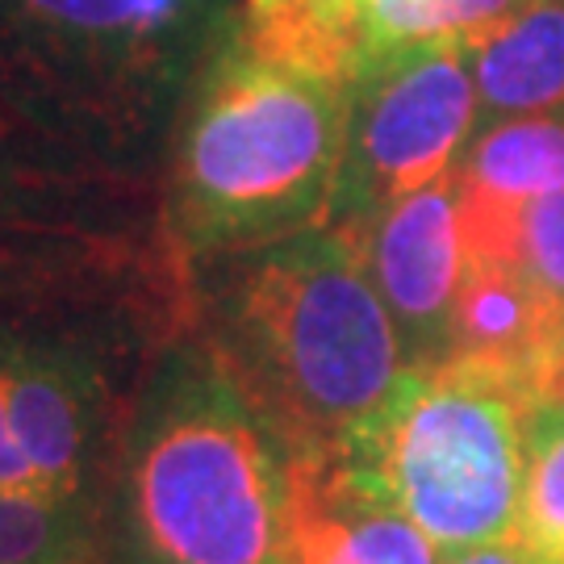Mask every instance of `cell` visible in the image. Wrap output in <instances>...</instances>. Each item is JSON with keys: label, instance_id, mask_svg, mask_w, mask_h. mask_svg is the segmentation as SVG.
I'll list each match as a JSON object with an SVG mask.
<instances>
[{"label": "cell", "instance_id": "obj_7", "mask_svg": "<svg viewBox=\"0 0 564 564\" xmlns=\"http://www.w3.org/2000/svg\"><path fill=\"white\" fill-rule=\"evenodd\" d=\"M473 55L456 46L368 63L347 88V134L330 218L360 242L389 205L447 181L477 121Z\"/></svg>", "mask_w": 564, "mask_h": 564}, {"label": "cell", "instance_id": "obj_17", "mask_svg": "<svg viewBox=\"0 0 564 564\" xmlns=\"http://www.w3.org/2000/svg\"><path fill=\"white\" fill-rule=\"evenodd\" d=\"M444 564H535V561H531V556H527L514 540H498V544H481V547H468V552H452V556H444Z\"/></svg>", "mask_w": 564, "mask_h": 564}, {"label": "cell", "instance_id": "obj_9", "mask_svg": "<svg viewBox=\"0 0 564 564\" xmlns=\"http://www.w3.org/2000/svg\"><path fill=\"white\" fill-rule=\"evenodd\" d=\"M564 347V323L510 260L468 256L444 360L519 384L535 402V381Z\"/></svg>", "mask_w": 564, "mask_h": 564}, {"label": "cell", "instance_id": "obj_18", "mask_svg": "<svg viewBox=\"0 0 564 564\" xmlns=\"http://www.w3.org/2000/svg\"><path fill=\"white\" fill-rule=\"evenodd\" d=\"M535 402H561L564 405V347L552 356L544 372H540V381H535Z\"/></svg>", "mask_w": 564, "mask_h": 564}, {"label": "cell", "instance_id": "obj_3", "mask_svg": "<svg viewBox=\"0 0 564 564\" xmlns=\"http://www.w3.org/2000/svg\"><path fill=\"white\" fill-rule=\"evenodd\" d=\"M118 318L163 339L197 323L193 268L147 172L0 113V323Z\"/></svg>", "mask_w": 564, "mask_h": 564}, {"label": "cell", "instance_id": "obj_13", "mask_svg": "<svg viewBox=\"0 0 564 564\" xmlns=\"http://www.w3.org/2000/svg\"><path fill=\"white\" fill-rule=\"evenodd\" d=\"M527 4L531 0H360L368 63L431 46L473 55L498 39Z\"/></svg>", "mask_w": 564, "mask_h": 564}, {"label": "cell", "instance_id": "obj_6", "mask_svg": "<svg viewBox=\"0 0 564 564\" xmlns=\"http://www.w3.org/2000/svg\"><path fill=\"white\" fill-rule=\"evenodd\" d=\"M527 405L519 384L468 364L405 368L335 464L364 494L405 514L444 556L514 540Z\"/></svg>", "mask_w": 564, "mask_h": 564}, {"label": "cell", "instance_id": "obj_16", "mask_svg": "<svg viewBox=\"0 0 564 564\" xmlns=\"http://www.w3.org/2000/svg\"><path fill=\"white\" fill-rule=\"evenodd\" d=\"M481 256L514 263L564 323V188L527 202Z\"/></svg>", "mask_w": 564, "mask_h": 564}, {"label": "cell", "instance_id": "obj_14", "mask_svg": "<svg viewBox=\"0 0 564 564\" xmlns=\"http://www.w3.org/2000/svg\"><path fill=\"white\" fill-rule=\"evenodd\" d=\"M0 564H101L97 506L51 489H0Z\"/></svg>", "mask_w": 564, "mask_h": 564}, {"label": "cell", "instance_id": "obj_2", "mask_svg": "<svg viewBox=\"0 0 564 564\" xmlns=\"http://www.w3.org/2000/svg\"><path fill=\"white\" fill-rule=\"evenodd\" d=\"M97 519L101 564H289V456L197 326L142 372Z\"/></svg>", "mask_w": 564, "mask_h": 564}, {"label": "cell", "instance_id": "obj_12", "mask_svg": "<svg viewBox=\"0 0 564 564\" xmlns=\"http://www.w3.org/2000/svg\"><path fill=\"white\" fill-rule=\"evenodd\" d=\"M477 97L494 113L564 109V0H531L494 42L473 51Z\"/></svg>", "mask_w": 564, "mask_h": 564}, {"label": "cell", "instance_id": "obj_11", "mask_svg": "<svg viewBox=\"0 0 564 564\" xmlns=\"http://www.w3.org/2000/svg\"><path fill=\"white\" fill-rule=\"evenodd\" d=\"M226 30L247 55L343 93L368 67L360 0H247Z\"/></svg>", "mask_w": 564, "mask_h": 564}, {"label": "cell", "instance_id": "obj_4", "mask_svg": "<svg viewBox=\"0 0 564 564\" xmlns=\"http://www.w3.org/2000/svg\"><path fill=\"white\" fill-rule=\"evenodd\" d=\"M347 93L247 55L226 30L172 126L163 230L188 268L326 226Z\"/></svg>", "mask_w": 564, "mask_h": 564}, {"label": "cell", "instance_id": "obj_10", "mask_svg": "<svg viewBox=\"0 0 564 564\" xmlns=\"http://www.w3.org/2000/svg\"><path fill=\"white\" fill-rule=\"evenodd\" d=\"M452 176L468 256H481L527 202L564 188V109L519 113L481 130Z\"/></svg>", "mask_w": 564, "mask_h": 564}, {"label": "cell", "instance_id": "obj_5", "mask_svg": "<svg viewBox=\"0 0 564 564\" xmlns=\"http://www.w3.org/2000/svg\"><path fill=\"white\" fill-rule=\"evenodd\" d=\"M218 39V0H0V113L151 176Z\"/></svg>", "mask_w": 564, "mask_h": 564}, {"label": "cell", "instance_id": "obj_8", "mask_svg": "<svg viewBox=\"0 0 564 564\" xmlns=\"http://www.w3.org/2000/svg\"><path fill=\"white\" fill-rule=\"evenodd\" d=\"M368 276L402 335L405 368L447 356L452 314L468 272L456 176L389 205L360 239Z\"/></svg>", "mask_w": 564, "mask_h": 564}, {"label": "cell", "instance_id": "obj_15", "mask_svg": "<svg viewBox=\"0 0 564 564\" xmlns=\"http://www.w3.org/2000/svg\"><path fill=\"white\" fill-rule=\"evenodd\" d=\"M523 506L514 544L535 564H564V405L531 402L523 423Z\"/></svg>", "mask_w": 564, "mask_h": 564}, {"label": "cell", "instance_id": "obj_1", "mask_svg": "<svg viewBox=\"0 0 564 564\" xmlns=\"http://www.w3.org/2000/svg\"><path fill=\"white\" fill-rule=\"evenodd\" d=\"M197 330L289 460H335L405 372L360 242L335 226L193 268Z\"/></svg>", "mask_w": 564, "mask_h": 564}]
</instances>
